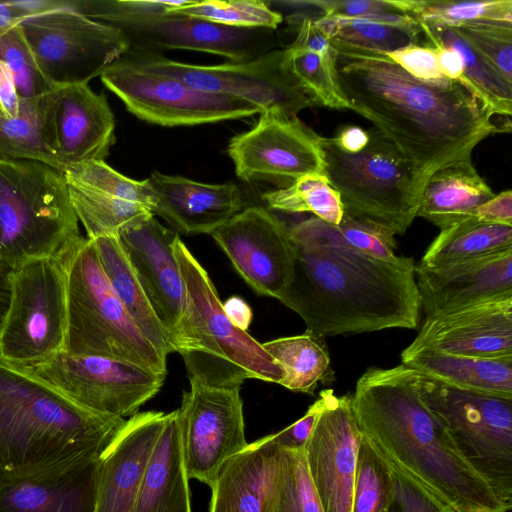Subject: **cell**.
Returning <instances> with one entry per match:
<instances>
[{"instance_id": "cell-59", "label": "cell", "mask_w": 512, "mask_h": 512, "mask_svg": "<svg viewBox=\"0 0 512 512\" xmlns=\"http://www.w3.org/2000/svg\"><path fill=\"white\" fill-rule=\"evenodd\" d=\"M12 268L0 262V325L3 321L10 300Z\"/></svg>"}, {"instance_id": "cell-6", "label": "cell", "mask_w": 512, "mask_h": 512, "mask_svg": "<svg viewBox=\"0 0 512 512\" xmlns=\"http://www.w3.org/2000/svg\"><path fill=\"white\" fill-rule=\"evenodd\" d=\"M67 294L63 352L128 361L166 375V357L143 335L119 300L93 240L80 237L60 255Z\"/></svg>"}, {"instance_id": "cell-10", "label": "cell", "mask_w": 512, "mask_h": 512, "mask_svg": "<svg viewBox=\"0 0 512 512\" xmlns=\"http://www.w3.org/2000/svg\"><path fill=\"white\" fill-rule=\"evenodd\" d=\"M73 8L120 29L130 47L155 54L184 49L245 62L275 45L274 30L228 27L166 10H137L126 0H74Z\"/></svg>"}, {"instance_id": "cell-43", "label": "cell", "mask_w": 512, "mask_h": 512, "mask_svg": "<svg viewBox=\"0 0 512 512\" xmlns=\"http://www.w3.org/2000/svg\"><path fill=\"white\" fill-rule=\"evenodd\" d=\"M168 12L178 13L216 24L235 28H263L275 30L283 16L260 0H189L185 5Z\"/></svg>"}, {"instance_id": "cell-42", "label": "cell", "mask_w": 512, "mask_h": 512, "mask_svg": "<svg viewBox=\"0 0 512 512\" xmlns=\"http://www.w3.org/2000/svg\"><path fill=\"white\" fill-rule=\"evenodd\" d=\"M393 488L392 468L361 433L351 512H382L389 509Z\"/></svg>"}, {"instance_id": "cell-53", "label": "cell", "mask_w": 512, "mask_h": 512, "mask_svg": "<svg viewBox=\"0 0 512 512\" xmlns=\"http://www.w3.org/2000/svg\"><path fill=\"white\" fill-rule=\"evenodd\" d=\"M473 217L480 222L512 226V192L494 195L476 209Z\"/></svg>"}, {"instance_id": "cell-38", "label": "cell", "mask_w": 512, "mask_h": 512, "mask_svg": "<svg viewBox=\"0 0 512 512\" xmlns=\"http://www.w3.org/2000/svg\"><path fill=\"white\" fill-rule=\"evenodd\" d=\"M66 183L73 211L84 226L88 239L118 236L130 223L152 214L141 204L89 189L67 179Z\"/></svg>"}, {"instance_id": "cell-50", "label": "cell", "mask_w": 512, "mask_h": 512, "mask_svg": "<svg viewBox=\"0 0 512 512\" xmlns=\"http://www.w3.org/2000/svg\"><path fill=\"white\" fill-rule=\"evenodd\" d=\"M412 77L425 82H442L436 50L433 46L410 44L392 52L385 53Z\"/></svg>"}, {"instance_id": "cell-39", "label": "cell", "mask_w": 512, "mask_h": 512, "mask_svg": "<svg viewBox=\"0 0 512 512\" xmlns=\"http://www.w3.org/2000/svg\"><path fill=\"white\" fill-rule=\"evenodd\" d=\"M419 24L463 27L477 23H512L511 0H393Z\"/></svg>"}, {"instance_id": "cell-51", "label": "cell", "mask_w": 512, "mask_h": 512, "mask_svg": "<svg viewBox=\"0 0 512 512\" xmlns=\"http://www.w3.org/2000/svg\"><path fill=\"white\" fill-rule=\"evenodd\" d=\"M290 23H297V36L288 47L317 53L323 57L336 55L330 39L316 24L315 19L307 15H291Z\"/></svg>"}, {"instance_id": "cell-8", "label": "cell", "mask_w": 512, "mask_h": 512, "mask_svg": "<svg viewBox=\"0 0 512 512\" xmlns=\"http://www.w3.org/2000/svg\"><path fill=\"white\" fill-rule=\"evenodd\" d=\"M80 237L62 171L33 160L0 161V262L15 269L59 257Z\"/></svg>"}, {"instance_id": "cell-12", "label": "cell", "mask_w": 512, "mask_h": 512, "mask_svg": "<svg viewBox=\"0 0 512 512\" xmlns=\"http://www.w3.org/2000/svg\"><path fill=\"white\" fill-rule=\"evenodd\" d=\"M18 27L52 87L88 84L130 47L120 29L73 8L26 18Z\"/></svg>"}, {"instance_id": "cell-30", "label": "cell", "mask_w": 512, "mask_h": 512, "mask_svg": "<svg viewBox=\"0 0 512 512\" xmlns=\"http://www.w3.org/2000/svg\"><path fill=\"white\" fill-rule=\"evenodd\" d=\"M401 360L402 364L442 383L512 398V356L479 358L403 350Z\"/></svg>"}, {"instance_id": "cell-36", "label": "cell", "mask_w": 512, "mask_h": 512, "mask_svg": "<svg viewBox=\"0 0 512 512\" xmlns=\"http://www.w3.org/2000/svg\"><path fill=\"white\" fill-rule=\"evenodd\" d=\"M13 160L39 161L62 171L49 144L44 95L21 99L15 117L0 115V161Z\"/></svg>"}, {"instance_id": "cell-9", "label": "cell", "mask_w": 512, "mask_h": 512, "mask_svg": "<svg viewBox=\"0 0 512 512\" xmlns=\"http://www.w3.org/2000/svg\"><path fill=\"white\" fill-rule=\"evenodd\" d=\"M417 384L425 406L509 511L512 507V398L458 388L419 372Z\"/></svg>"}, {"instance_id": "cell-21", "label": "cell", "mask_w": 512, "mask_h": 512, "mask_svg": "<svg viewBox=\"0 0 512 512\" xmlns=\"http://www.w3.org/2000/svg\"><path fill=\"white\" fill-rule=\"evenodd\" d=\"M48 139L62 172L104 161L115 143V119L104 94L88 84L53 87L44 95Z\"/></svg>"}, {"instance_id": "cell-14", "label": "cell", "mask_w": 512, "mask_h": 512, "mask_svg": "<svg viewBox=\"0 0 512 512\" xmlns=\"http://www.w3.org/2000/svg\"><path fill=\"white\" fill-rule=\"evenodd\" d=\"M100 79L130 113L161 126H192L260 114L257 107L245 101L199 90L123 57L106 68Z\"/></svg>"}, {"instance_id": "cell-56", "label": "cell", "mask_w": 512, "mask_h": 512, "mask_svg": "<svg viewBox=\"0 0 512 512\" xmlns=\"http://www.w3.org/2000/svg\"><path fill=\"white\" fill-rule=\"evenodd\" d=\"M332 140L341 151L354 154L366 147L369 133L359 126L348 125L339 130Z\"/></svg>"}, {"instance_id": "cell-18", "label": "cell", "mask_w": 512, "mask_h": 512, "mask_svg": "<svg viewBox=\"0 0 512 512\" xmlns=\"http://www.w3.org/2000/svg\"><path fill=\"white\" fill-rule=\"evenodd\" d=\"M210 235L251 288L281 298L292 277L296 250L288 227L269 209L246 207Z\"/></svg>"}, {"instance_id": "cell-7", "label": "cell", "mask_w": 512, "mask_h": 512, "mask_svg": "<svg viewBox=\"0 0 512 512\" xmlns=\"http://www.w3.org/2000/svg\"><path fill=\"white\" fill-rule=\"evenodd\" d=\"M368 133V144L354 154L321 137L323 174L339 193L344 215L391 237L403 235L417 217L425 183L379 130Z\"/></svg>"}, {"instance_id": "cell-40", "label": "cell", "mask_w": 512, "mask_h": 512, "mask_svg": "<svg viewBox=\"0 0 512 512\" xmlns=\"http://www.w3.org/2000/svg\"><path fill=\"white\" fill-rule=\"evenodd\" d=\"M267 209L286 213H313L330 224H339L344 210L339 193L323 173L300 177L285 188L262 194Z\"/></svg>"}, {"instance_id": "cell-55", "label": "cell", "mask_w": 512, "mask_h": 512, "mask_svg": "<svg viewBox=\"0 0 512 512\" xmlns=\"http://www.w3.org/2000/svg\"><path fill=\"white\" fill-rule=\"evenodd\" d=\"M435 48L442 75L452 81L463 82V59L455 49L440 44L431 45Z\"/></svg>"}, {"instance_id": "cell-32", "label": "cell", "mask_w": 512, "mask_h": 512, "mask_svg": "<svg viewBox=\"0 0 512 512\" xmlns=\"http://www.w3.org/2000/svg\"><path fill=\"white\" fill-rule=\"evenodd\" d=\"M430 45L449 46L459 52L464 64V84L494 115L510 118L512 85L455 27L419 24Z\"/></svg>"}, {"instance_id": "cell-3", "label": "cell", "mask_w": 512, "mask_h": 512, "mask_svg": "<svg viewBox=\"0 0 512 512\" xmlns=\"http://www.w3.org/2000/svg\"><path fill=\"white\" fill-rule=\"evenodd\" d=\"M293 244L294 269L279 301L302 318L306 332L325 338L418 327L421 302L413 258L385 260L343 248Z\"/></svg>"}, {"instance_id": "cell-29", "label": "cell", "mask_w": 512, "mask_h": 512, "mask_svg": "<svg viewBox=\"0 0 512 512\" xmlns=\"http://www.w3.org/2000/svg\"><path fill=\"white\" fill-rule=\"evenodd\" d=\"M494 195L469 156L446 164L430 175L423 188L417 216L442 230L474 218L476 209Z\"/></svg>"}, {"instance_id": "cell-54", "label": "cell", "mask_w": 512, "mask_h": 512, "mask_svg": "<svg viewBox=\"0 0 512 512\" xmlns=\"http://www.w3.org/2000/svg\"><path fill=\"white\" fill-rule=\"evenodd\" d=\"M21 99L17 93L13 77L6 67L0 62V109L7 117H15L20 110Z\"/></svg>"}, {"instance_id": "cell-57", "label": "cell", "mask_w": 512, "mask_h": 512, "mask_svg": "<svg viewBox=\"0 0 512 512\" xmlns=\"http://www.w3.org/2000/svg\"><path fill=\"white\" fill-rule=\"evenodd\" d=\"M223 305V310L230 322L242 331H246L253 318V312L248 303L239 296L228 298Z\"/></svg>"}, {"instance_id": "cell-27", "label": "cell", "mask_w": 512, "mask_h": 512, "mask_svg": "<svg viewBox=\"0 0 512 512\" xmlns=\"http://www.w3.org/2000/svg\"><path fill=\"white\" fill-rule=\"evenodd\" d=\"M101 456L60 473L0 482V512H96Z\"/></svg>"}, {"instance_id": "cell-60", "label": "cell", "mask_w": 512, "mask_h": 512, "mask_svg": "<svg viewBox=\"0 0 512 512\" xmlns=\"http://www.w3.org/2000/svg\"><path fill=\"white\" fill-rule=\"evenodd\" d=\"M382 512H391V511H390V509H387V510H384V511H382Z\"/></svg>"}, {"instance_id": "cell-48", "label": "cell", "mask_w": 512, "mask_h": 512, "mask_svg": "<svg viewBox=\"0 0 512 512\" xmlns=\"http://www.w3.org/2000/svg\"><path fill=\"white\" fill-rule=\"evenodd\" d=\"M392 476L394 488L389 507L391 512H460L401 471L392 468Z\"/></svg>"}, {"instance_id": "cell-23", "label": "cell", "mask_w": 512, "mask_h": 512, "mask_svg": "<svg viewBox=\"0 0 512 512\" xmlns=\"http://www.w3.org/2000/svg\"><path fill=\"white\" fill-rule=\"evenodd\" d=\"M421 309L431 317L512 295V249L437 266H415Z\"/></svg>"}, {"instance_id": "cell-45", "label": "cell", "mask_w": 512, "mask_h": 512, "mask_svg": "<svg viewBox=\"0 0 512 512\" xmlns=\"http://www.w3.org/2000/svg\"><path fill=\"white\" fill-rule=\"evenodd\" d=\"M63 173L67 180L79 185L141 204L150 212L152 210L154 199L147 180L130 179L111 168L105 161L84 162L66 169Z\"/></svg>"}, {"instance_id": "cell-37", "label": "cell", "mask_w": 512, "mask_h": 512, "mask_svg": "<svg viewBox=\"0 0 512 512\" xmlns=\"http://www.w3.org/2000/svg\"><path fill=\"white\" fill-rule=\"evenodd\" d=\"M315 22L330 40L383 53L418 44L422 33L419 23L412 17L403 21H383L321 15Z\"/></svg>"}, {"instance_id": "cell-15", "label": "cell", "mask_w": 512, "mask_h": 512, "mask_svg": "<svg viewBox=\"0 0 512 512\" xmlns=\"http://www.w3.org/2000/svg\"><path fill=\"white\" fill-rule=\"evenodd\" d=\"M240 387L190 380L183 392L176 412L189 480L210 487L221 466L248 445Z\"/></svg>"}, {"instance_id": "cell-17", "label": "cell", "mask_w": 512, "mask_h": 512, "mask_svg": "<svg viewBox=\"0 0 512 512\" xmlns=\"http://www.w3.org/2000/svg\"><path fill=\"white\" fill-rule=\"evenodd\" d=\"M320 138L298 117L268 110L252 129L230 140L227 153L243 181L292 184L304 175L323 173Z\"/></svg>"}, {"instance_id": "cell-35", "label": "cell", "mask_w": 512, "mask_h": 512, "mask_svg": "<svg viewBox=\"0 0 512 512\" xmlns=\"http://www.w3.org/2000/svg\"><path fill=\"white\" fill-rule=\"evenodd\" d=\"M288 231L295 243L343 248L385 260L397 256L394 237L346 215L339 224L314 216L288 227Z\"/></svg>"}, {"instance_id": "cell-46", "label": "cell", "mask_w": 512, "mask_h": 512, "mask_svg": "<svg viewBox=\"0 0 512 512\" xmlns=\"http://www.w3.org/2000/svg\"><path fill=\"white\" fill-rule=\"evenodd\" d=\"M0 62L10 71L20 99L38 98L53 88L41 73L18 25L0 35Z\"/></svg>"}, {"instance_id": "cell-25", "label": "cell", "mask_w": 512, "mask_h": 512, "mask_svg": "<svg viewBox=\"0 0 512 512\" xmlns=\"http://www.w3.org/2000/svg\"><path fill=\"white\" fill-rule=\"evenodd\" d=\"M153 194L152 214L183 234H211L242 210L239 187L209 184L182 176L151 172L146 179Z\"/></svg>"}, {"instance_id": "cell-16", "label": "cell", "mask_w": 512, "mask_h": 512, "mask_svg": "<svg viewBox=\"0 0 512 512\" xmlns=\"http://www.w3.org/2000/svg\"><path fill=\"white\" fill-rule=\"evenodd\" d=\"M29 370L80 406L120 418L137 413L159 392L166 376L124 360L63 351Z\"/></svg>"}, {"instance_id": "cell-49", "label": "cell", "mask_w": 512, "mask_h": 512, "mask_svg": "<svg viewBox=\"0 0 512 512\" xmlns=\"http://www.w3.org/2000/svg\"><path fill=\"white\" fill-rule=\"evenodd\" d=\"M322 11V15L336 18H363L383 21H403L410 18L393 0H310L305 1Z\"/></svg>"}, {"instance_id": "cell-61", "label": "cell", "mask_w": 512, "mask_h": 512, "mask_svg": "<svg viewBox=\"0 0 512 512\" xmlns=\"http://www.w3.org/2000/svg\"><path fill=\"white\" fill-rule=\"evenodd\" d=\"M0 115H3L1 109H0Z\"/></svg>"}, {"instance_id": "cell-44", "label": "cell", "mask_w": 512, "mask_h": 512, "mask_svg": "<svg viewBox=\"0 0 512 512\" xmlns=\"http://www.w3.org/2000/svg\"><path fill=\"white\" fill-rule=\"evenodd\" d=\"M271 512H324L308 474L303 451L281 449Z\"/></svg>"}, {"instance_id": "cell-2", "label": "cell", "mask_w": 512, "mask_h": 512, "mask_svg": "<svg viewBox=\"0 0 512 512\" xmlns=\"http://www.w3.org/2000/svg\"><path fill=\"white\" fill-rule=\"evenodd\" d=\"M351 406L361 433L392 468L460 512H508L423 403L417 371L404 364L369 368Z\"/></svg>"}, {"instance_id": "cell-19", "label": "cell", "mask_w": 512, "mask_h": 512, "mask_svg": "<svg viewBox=\"0 0 512 512\" xmlns=\"http://www.w3.org/2000/svg\"><path fill=\"white\" fill-rule=\"evenodd\" d=\"M322 409L304 447L308 474L324 512H351L361 431L351 396L324 389Z\"/></svg>"}, {"instance_id": "cell-58", "label": "cell", "mask_w": 512, "mask_h": 512, "mask_svg": "<svg viewBox=\"0 0 512 512\" xmlns=\"http://www.w3.org/2000/svg\"><path fill=\"white\" fill-rule=\"evenodd\" d=\"M25 19V15L18 9L14 1L0 2V35L16 27Z\"/></svg>"}, {"instance_id": "cell-34", "label": "cell", "mask_w": 512, "mask_h": 512, "mask_svg": "<svg viewBox=\"0 0 512 512\" xmlns=\"http://www.w3.org/2000/svg\"><path fill=\"white\" fill-rule=\"evenodd\" d=\"M512 249V226L469 218L442 229L420 263L437 266Z\"/></svg>"}, {"instance_id": "cell-24", "label": "cell", "mask_w": 512, "mask_h": 512, "mask_svg": "<svg viewBox=\"0 0 512 512\" xmlns=\"http://www.w3.org/2000/svg\"><path fill=\"white\" fill-rule=\"evenodd\" d=\"M166 414L130 416L101 456L96 512H133L141 482Z\"/></svg>"}, {"instance_id": "cell-20", "label": "cell", "mask_w": 512, "mask_h": 512, "mask_svg": "<svg viewBox=\"0 0 512 512\" xmlns=\"http://www.w3.org/2000/svg\"><path fill=\"white\" fill-rule=\"evenodd\" d=\"M179 234L153 214L124 227L118 238L155 314L170 334L175 352L183 336L189 300L173 252Z\"/></svg>"}, {"instance_id": "cell-13", "label": "cell", "mask_w": 512, "mask_h": 512, "mask_svg": "<svg viewBox=\"0 0 512 512\" xmlns=\"http://www.w3.org/2000/svg\"><path fill=\"white\" fill-rule=\"evenodd\" d=\"M146 70L176 77L202 91L245 101L261 112L276 110L289 117L314 105L283 66V50H271L245 62L194 65L129 47L122 56Z\"/></svg>"}, {"instance_id": "cell-11", "label": "cell", "mask_w": 512, "mask_h": 512, "mask_svg": "<svg viewBox=\"0 0 512 512\" xmlns=\"http://www.w3.org/2000/svg\"><path fill=\"white\" fill-rule=\"evenodd\" d=\"M66 328V275L60 256L13 269L0 325V359L26 369L40 366L63 351Z\"/></svg>"}, {"instance_id": "cell-31", "label": "cell", "mask_w": 512, "mask_h": 512, "mask_svg": "<svg viewBox=\"0 0 512 512\" xmlns=\"http://www.w3.org/2000/svg\"><path fill=\"white\" fill-rule=\"evenodd\" d=\"M93 242L108 280L135 325L163 355L175 352L172 338L155 314L118 236L98 237Z\"/></svg>"}, {"instance_id": "cell-4", "label": "cell", "mask_w": 512, "mask_h": 512, "mask_svg": "<svg viewBox=\"0 0 512 512\" xmlns=\"http://www.w3.org/2000/svg\"><path fill=\"white\" fill-rule=\"evenodd\" d=\"M125 421L88 410L31 370L0 359V482L98 458Z\"/></svg>"}, {"instance_id": "cell-41", "label": "cell", "mask_w": 512, "mask_h": 512, "mask_svg": "<svg viewBox=\"0 0 512 512\" xmlns=\"http://www.w3.org/2000/svg\"><path fill=\"white\" fill-rule=\"evenodd\" d=\"M336 55L323 57L317 53L283 49V66L295 83L310 97L314 104L332 109H349L340 87Z\"/></svg>"}, {"instance_id": "cell-26", "label": "cell", "mask_w": 512, "mask_h": 512, "mask_svg": "<svg viewBox=\"0 0 512 512\" xmlns=\"http://www.w3.org/2000/svg\"><path fill=\"white\" fill-rule=\"evenodd\" d=\"M280 455L271 434L229 458L210 486V512H271Z\"/></svg>"}, {"instance_id": "cell-1", "label": "cell", "mask_w": 512, "mask_h": 512, "mask_svg": "<svg viewBox=\"0 0 512 512\" xmlns=\"http://www.w3.org/2000/svg\"><path fill=\"white\" fill-rule=\"evenodd\" d=\"M330 42L349 109L372 122L424 183L442 166L471 156L489 135L511 131L510 118L491 113L458 81H421L383 52Z\"/></svg>"}, {"instance_id": "cell-33", "label": "cell", "mask_w": 512, "mask_h": 512, "mask_svg": "<svg viewBox=\"0 0 512 512\" xmlns=\"http://www.w3.org/2000/svg\"><path fill=\"white\" fill-rule=\"evenodd\" d=\"M262 345L284 371L280 385L288 390L313 395L319 382L326 384L334 380L324 338L305 331Z\"/></svg>"}, {"instance_id": "cell-47", "label": "cell", "mask_w": 512, "mask_h": 512, "mask_svg": "<svg viewBox=\"0 0 512 512\" xmlns=\"http://www.w3.org/2000/svg\"><path fill=\"white\" fill-rule=\"evenodd\" d=\"M457 29L512 85V23H477Z\"/></svg>"}, {"instance_id": "cell-52", "label": "cell", "mask_w": 512, "mask_h": 512, "mask_svg": "<svg viewBox=\"0 0 512 512\" xmlns=\"http://www.w3.org/2000/svg\"><path fill=\"white\" fill-rule=\"evenodd\" d=\"M322 409V398L308 408L306 413L290 426L272 434L274 442L283 450L303 451Z\"/></svg>"}, {"instance_id": "cell-5", "label": "cell", "mask_w": 512, "mask_h": 512, "mask_svg": "<svg viewBox=\"0 0 512 512\" xmlns=\"http://www.w3.org/2000/svg\"><path fill=\"white\" fill-rule=\"evenodd\" d=\"M173 252L189 300L176 351L184 359L189 380L222 386H241L245 379L280 384L285 377L280 365L261 343L230 322L210 276L180 237Z\"/></svg>"}, {"instance_id": "cell-22", "label": "cell", "mask_w": 512, "mask_h": 512, "mask_svg": "<svg viewBox=\"0 0 512 512\" xmlns=\"http://www.w3.org/2000/svg\"><path fill=\"white\" fill-rule=\"evenodd\" d=\"M501 358L512 356V295L426 317L404 351Z\"/></svg>"}, {"instance_id": "cell-28", "label": "cell", "mask_w": 512, "mask_h": 512, "mask_svg": "<svg viewBox=\"0 0 512 512\" xmlns=\"http://www.w3.org/2000/svg\"><path fill=\"white\" fill-rule=\"evenodd\" d=\"M177 412L166 414L133 512H192Z\"/></svg>"}]
</instances>
